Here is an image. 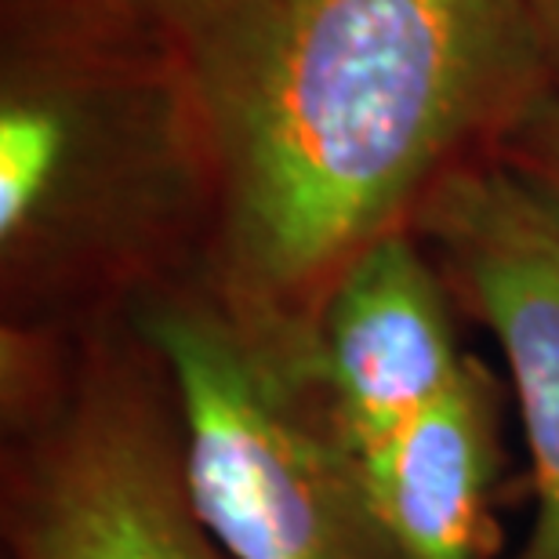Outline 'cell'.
<instances>
[{
  "instance_id": "ba28073f",
  "label": "cell",
  "mask_w": 559,
  "mask_h": 559,
  "mask_svg": "<svg viewBox=\"0 0 559 559\" xmlns=\"http://www.w3.org/2000/svg\"><path fill=\"white\" fill-rule=\"evenodd\" d=\"M559 226V81L534 98L490 150Z\"/></svg>"
},
{
  "instance_id": "277c9868",
  "label": "cell",
  "mask_w": 559,
  "mask_h": 559,
  "mask_svg": "<svg viewBox=\"0 0 559 559\" xmlns=\"http://www.w3.org/2000/svg\"><path fill=\"white\" fill-rule=\"evenodd\" d=\"M4 396L15 559H226L189 506L171 389L145 345H95L62 371L4 331Z\"/></svg>"
},
{
  "instance_id": "52a82bcc",
  "label": "cell",
  "mask_w": 559,
  "mask_h": 559,
  "mask_svg": "<svg viewBox=\"0 0 559 559\" xmlns=\"http://www.w3.org/2000/svg\"><path fill=\"white\" fill-rule=\"evenodd\" d=\"M498 393L468 360L447 393L356 457L396 559H484L498 479Z\"/></svg>"
},
{
  "instance_id": "30bf717a",
  "label": "cell",
  "mask_w": 559,
  "mask_h": 559,
  "mask_svg": "<svg viewBox=\"0 0 559 559\" xmlns=\"http://www.w3.org/2000/svg\"><path fill=\"white\" fill-rule=\"evenodd\" d=\"M534 29H538L542 59L552 81H559V0H527Z\"/></svg>"
},
{
  "instance_id": "8992f818",
  "label": "cell",
  "mask_w": 559,
  "mask_h": 559,
  "mask_svg": "<svg viewBox=\"0 0 559 559\" xmlns=\"http://www.w3.org/2000/svg\"><path fill=\"white\" fill-rule=\"evenodd\" d=\"M468 367L447 287L415 229L371 243L328 290L312 328L309 393L353 457L436 404Z\"/></svg>"
},
{
  "instance_id": "6da1fadb",
  "label": "cell",
  "mask_w": 559,
  "mask_h": 559,
  "mask_svg": "<svg viewBox=\"0 0 559 559\" xmlns=\"http://www.w3.org/2000/svg\"><path fill=\"white\" fill-rule=\"evenodd\" d=\"M175 37L211 164L197 280L306 389L334 280L552 81L527 0H215Z\"/></svg>"
},
{
  "instance_id": "9c48e42d",
  "label": "cell",
  "mask_w": 559,
  "mask_h": 559,
  "mask_svg": "<svg viewBox=\"0 0 559 559\" xmlns=\"http://www.w3.org/2000/svg\"><path fill=\"white\" fill-rule=\"evenodd\" d=\"M62 4H81L92 11H109V15L145 22V26H160L167 33H178L189 26L200 11H207L215 0H62Z\"/></svg>"
},
{
  "instance_id": "3957f363",
  "label": "cell",
  "mask_w": 559,
  "mask_h": 559,
  "mask_svg": "<svg viewBox=\"0 0 559 559\" xmlns=\"http://www.w3.org/2000/svg\"><path fill=\"white\" fill-rule=\"evenodd\" d=\"M171 389L182 479L226 559H396L320 404L254 349L197 276L131 301Z\"/></svg>"
},
{
  "instance_id": "5b68a950",
  "label": "cell",
  "mask_w": 559,
  "mask_h": 559,
  "mask_svg": "<svg viewBox=\"0 0 559 559\" xmlns=\"http://www.w3.org/2000/svg\"><path fill=\"white\" fill-rule=\"evenodd\" d=\"M411 229L506 353L534 479L516 559H559V226L495 153H479L436 182Z\"/></svg>"
},
{
  "instance_id": "7a4b0ae2",
  "label": "cell",
  "mask_w": 559,
  "mask_h": 559,
  "mask_svg": "<svg viewBox=\"0 0 559 559\" xmlns=\"http://www.w3.org/2000/svg\"><path fill=\"white\" fill-rule=\"evenodd\" d=\"M211 164L175 33L62 0H8L0 270L19 317L175 284L204 262Z\"/></svg>"
}]
</instances>
